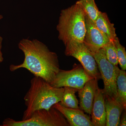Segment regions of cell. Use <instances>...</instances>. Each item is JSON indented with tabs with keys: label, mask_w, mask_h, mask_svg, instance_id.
Here are the masks:
<instances>
[{
	"label": "cell",
	"mask_w": 126,
	"mask_h": 126,
	"mask_svg": "<svg viewBox=\"0 0 126 126\" xmlns=\"http://www.w3.org/2000/svg\"><path fill=\"white\" fill-rule=\"evenodd\" d=\"M116 49L119 64L122 70H125L126 69V48L121 45L120 43L119 39L117 37L113 41Z\"/></svg>",
	"instance_id": "17"
},
{
	"label": "cell",
	"mask_w": 126,
	"mask_h": 126,
	"mask_svg": "<svg viewBox=\"0 0 126 126\" xmlns=\"http://www.w3.org/2000/svg\"><path fill=\"white\" fill-rule=\"evenodd\" d=\"M3 18V16L1 15H0V20Z\"/></svg>",
	"instance_id": "21"
},
{
	"label": "cell",
	"mask_w": 126,
	"mask_h": 126,
	"mask_svg": "<svg viewBox=\"0 0 126 126\" xmlns=\"http://www.w3.org/2000/svg\"><path fill=\"white\" fill-rule=\"evenodd\" d=\"M63 98L59 103L65 107L73 109H80L79 101L75 95L78 89L69 87H64Z\"/></svg>",
	"instance_id": "14"
},
{
	"label": "cell",
	"mask_w": 126,
	"mask_h": 126,
	"mask_svg": "<svg viewBox=\"0 0 126 126\" xmlns=\"http://www.w3.org/2000/svg\"><path fill=\"white\" fill-rule=\"evenodd\" d=\"M3 40V38L0 35V63H2L4 60V58L3 57L1 49H2V43Z\"/></svg>",
	"instance_id": "20"
},
{
	"label": "cell",
	"mask_w": 126,
	"mask_h": 126,
	"mask_svg": "<svg viewBox=\"0 0 126 126\" xmlns=\"http://www.w3.org/2000/svg\"><path fill=\"white\" fill-rule=\"evenodd\" d=\"M105 97L103 89L98 88L94 96L91 114V121L94 126H106Z\"/></svg>",
	"instance_id": "11"
},
{
	"label": "cell",
	"mask_w": 126,
	"mask_h": 126,
	"mask_svg": "<svg viewBox=\"0 0 126 126\" xmlns=\"http://www.w3.org/2000/svg\"><path fill=\"white\" fill-rule=\"evenodd\" d=\"M126 109H124L122 113V116L120 118V126H126Z\"/></svg>",
	"instance_id": "19"
},
{
	"label": "cell",
	"mask_w": 126,
	"mask_h": 126,
	"mask_svg": "<svg viewBox=\"0 0 126 126\" xmlns=\"http://www.w3.org/2000/svg\"><path fill=\"white\" fill-rule=\"evenodd\" d=\"M56 30L64 45L72 42L83 43L86 31V15L77 3L61 11Z\"/></svg>",
	"instance_id": "3"
},
{
	"label": "cell",
	"mask_w": 126,
	"mask_h": 126,
	"mask_svg": "<svg viewBox=\"0 0 126 126\" xmlns=\"http://www.w3.org/2000/svg\"><path fill=\"white\" fill-rule=\"evenodd\" d=\"M97 27L105 34L111 41H114L117 37L114 24L111 23L107 14L100 12L98 17L94 22Z\"/></svg>",
	"instance_id": "13"
},
{
	"label": "cell",
	"mask_w": 126,
	"mask_h": 126,
	"mask_svg": "<svg viewBox=\"0 0 126 126\" xmlns=\"http://www.w3.org/2000/svg\"><path fill=\"white\" fill-rule=\"evenodd\" d=\"M53 107L63 115L70 126H94L90 117L80 109L67 108L61 106L59 103Z\"/></svg>",
	"instance_id": "9"
},
{
	"label": "cell",
	"mask_w": 126,
	"mask_h": 126,
	"mask_svg": "<svg viewBox=\"0 0 126 126\" xmlns=\"http://www.w3.org/2000/svg\"><path fill=\"white\" fill-rule=\"evenodd\" d=\"M86 31L83 43L90 52L103 48L110 39L97 27L94 22L86 15Z\"/></svg>",
	"instance_id": "8"
},
{
	"label": "cell",
	"mask_w": 126,
	"mask_h": 126,
	"mask_svg": "<svg viewBox=\"0 0 126 126\" xmlns=\"http://www.w3.org/2000/svg\"><path fill=\"white\" fill-rule=\"evenodd\" d=\"M63 91V87H55L42 78L34 76L31 81L30 87L24 98L27 109L22 120L29 119L36 110H49L61 101Z\"/></svg>",
	"instance_id": "2"
},
{
	"label": "cell",
	"mask_w": 126,
	"mask_h": 126,
	"mask_svg": "<svg viewBox=\"0 0 126 126\" xmlns=\"http://www.w3.org/2000/svg\"><path fill=\"white\" fill-rule=\"evenodd\" d=\"M116 100L126 109V72L120 69L117 80Z\"/></svg>",
	"instance_id": "15"
},
{
	"label": "cell",
	"mask_w": 126,
	"mask_h": 126,
	"mask_svg": "<svg viewBox=\"0 0 126 126\" xmlns=\"http://www.w3.org/2000/svg\"><path fill=\"white\" fill-rule=\"evenodd\" d=\"M82 7L86 16L93 22L98 17L100 12L94 0H79L76 2Z\"/></svg>",
	"instance_id": "16"
},
{
	"label": "cell",
	"mask_w": 126,
	"mask_h": 126,
	"mask_svg": "<svg viewBox=\"0 0 126 126\" xmlns=\"http://www.w3.org/2000/svg\"><path fill=\"white\" fill-rule=\"evenodd\" d=\"M91 53L96 62L103 81L104 88L103 89L104 94L115 99L117 95V80L120 69L108 61L103 48Z\"/></svg>",
	"instance_id": "5"
},
{
	"label": "cell",
	"mask_w": 126,
	"mask_h": 126,
	"mask_svg": "<svg viewBox=\"0 0 126 126\" xmlns=\"http://www.w3.org/2000/svg\"><path fill=\"white\" fill-rule=\"evenodd\" d=\"M98 81L96 79H91L85 83L83 87L78 90L79 108L89 115L91 114L95 93L99 87Z\"/></svg>",
	"instance_id": "10"
},
{
	"label": "cell",
	"mask_w": 126,
	"mask_h": 126,
	"mask_svg": "<svg viewBox=\"0 0 126 126\" xmlns=\"http://www.w3.org/2000/svg\"><path fill=\"white\" fill-rule=\"evenodd\" d=\"M64 53L78 60L87 73L93 78L101 79L96 62L83 43L72 42L65 45Z\"/></svg>",
	"instance_id": "6"
},
{
	"label": "cell",
	"mask_w": 126,
	"mask_h": 126,
	"mask_svg": "<svg viewBox=\"0 0 126 126\" xmlns=\"http://www.w3.org/2000/svg\"><path fill=\"white\" fill-rule=\"evenodd\" d=\"M92 79L93 78L88 74L81 64L75 63L71 70L60 69L50 84L55 87H69L79 90Z\"/></svg>",
	"instance_id": "7"
},
{
	"label": "cell",
	"mask_w": 126,
	"mask_h": 126,
	"mask_svg": "<svg viewBox=\"0 0 126 126\" xmlns=\"http://www.w3.org/2000/svg\"><path fill=\"white\" fill-rule=\"evenodd\" d=\"M105 50L106 58L111 63L115 66L118 64L116 49L113 41H110L103 47Z\"/></svg>",
	"instance_id": "18"
},
{
	"label": "cell",
	"mask_w": 126,
	"mask_h": 126,
	"mask_svg": "<svg viewBox=\"0 0 126 126\" xmlns=\"http://www.w3.org/2000/svg\"><path fill=\"white\" fill-rule=\"evenodd\" d=\"M18 47L24 53V60L19 65H10V70L26 69L35 77H40L49 83L52 82L60 69L56 53L50 51L47 46L37 39H23L18 44Z\"/></svg>",
	"instance_id": "1"
},
{
	"label": "cell",
	"mask_w": 126,
	"mask_h": 126,
	"mask_svg": "<svg viewBox=\"0 0 126 126\" xmlns=\"http://www.w3.org/2000/svg\"><path fill=\"white\" fill-rule=\"evenodd\" d=\"M106 126H120V118L124 107L114 98L106 95Z\"/></svg>",
	"instance_id": "12"
},
{
	"label": "cell",
	"mask_w": 126,
	"mask_h": 126,
	"mask_svg": "<svg viewBox=\"0 0 126 126\" xmlns=\"http://www.w3.org/2000/svg\"><path fill=\"white\" fill-rule=\"evenodd\" d=\"M2 126H70L63 115L53 106L49 110H36L26 120L16 121L6 118L2 122Z\"/></svg>",
	"instance_id": "4"
},
{
	"label": "cell",
	"mask_w": 126,
	"mask_h": 126,
	"mask_svg": "<svg viewBox=\"0 0 126 126\" xmlns=\"http://www.w3.org/2000/svg\"><path fill=\"white\" fill-rule=\"evenodd\" d=\"M0 126H2V125H0Z\"/></svg>",
	"instance_id": "22"
}]
</instances>
